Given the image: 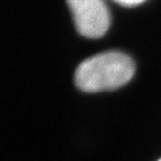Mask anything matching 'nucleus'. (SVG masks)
<instances>
[{
	"label": "nucleus",
	"mask_w": 161,
	"mask_h": 161,
	"mask_svg": "<svg viewBox=\"0 0 161 161\" xmlns=\"http://www.w3.org/2000/svg\"><path fill=\"white\" fill-rule=\"evenodd\" d=\"M77 31L84 37H102L110 27V13L103 0H67Z\"/></svg>",
	"instance_id": "nucleus-2"
},
{
	"label": "nucleus",
	"mask_w": 161,
	"mask_h": 161,
	"mask_svg": "<svg viewBox=\"0 0 161 161\" xmlns=\"http://www.w3.org/2000/svg\"><path fill=\"white\" fill-rule=\"evenodd\" d=\"M132 58L121 52H105L87 58L76 68L74 80L80 91L94 93L115 90L134 75Z\"/></svg>",
	"instance_id": "nucleus-1"
},
{
	"label": "nucleus",
	"mask_w": 161,
	"mask_h": 161,
	"mask_svg": "<svg viewBox=\"0 0 161 161\" xmlns=\"http://www.w3.org/2000/svg\"><path fill=\"white\" fill-rule=\"evenodd\" d=\"M158 161H161V159H160V160H158Z\"/></svg>",
	"instance_id": "nucleus-4"
},
{
	"label": "nucleus",
	"mask_w": 161,
	"mask_h": 161,
	"mask_svg": "<svg viewBox=\"0 0 161 161\" xmlns=\"http://www.w3.org/2000/svg\"><path fill=\"white\" fill-rule=\"evenodd\" d=\"M121 6H125V7H133V6L140 5L141 3H143L144 0H114Z\"/></svg>",
	"instance_id": "nucleus-3"
}]
</instances>
